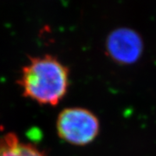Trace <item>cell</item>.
I'll return each instance as SVG.
<instances>
[{
    "label": "cell",
    "mask_w": 156,
    "mask_h": 156,
    "mask_svg": "<svg viewBox=\"0 0 156 156\" xmlns=\"http://www.w3.org/2000/svg\"><path fill=\"white\" fill-rule=\"evenodd\" d=\"M67 66L51 55L33 56L23 67L17 83L24 97L42 105L56 106L69 85Z\"/></svg>",
    "instance_id": "6da1fadb"
},
{
    "label": "cell",
    "mask_w": 156,
    "mask_h": 156,
    "mask_svg": "<svg viewBox=\"0 0 156 156\" xmlns=\"http://www.w3.org/2000/svg\"><path fill=\"white\" fill-rule=\"evenodd\" d=\"M97 117L86 108H68L59 114L56 130L59 137L68 143L84 146L92 142L99 133Z\"/></svg>",
    "instance_id": "7a4b0ae2"
},
{
    "label": "cell",
    "mask_w": 156,
    "mask_h": 156,
    "mask_svg": "<svg viewBox=\"0 0 156 156\" xmlns=\"http://www.w3.org/2000/svg\"><path fill=\"white\" fill-rule=\"evenodd\" d=\"M108 55L120 64H133L139 60L143 51V42L139 34L131 29L113 30L107 39Z\"/></svg>",
    "instance_id": "3957f363"
},
{
    "label": "cell",
    "mask_w": 156,
    "mask_h": 156,
    "mask_svg": "<svg viewBox=\"0 0 156 156\" xmlns=\"http://www.w3.org/2000/svg\"><path fill=\"white\" fill-rule=\"evenodd\" d=\"M0 156H45L32 144L25 143L17 134L8 133L0 136Z\"/></svg>",
    "instance_id": "277c9868"
}]
</instances>
